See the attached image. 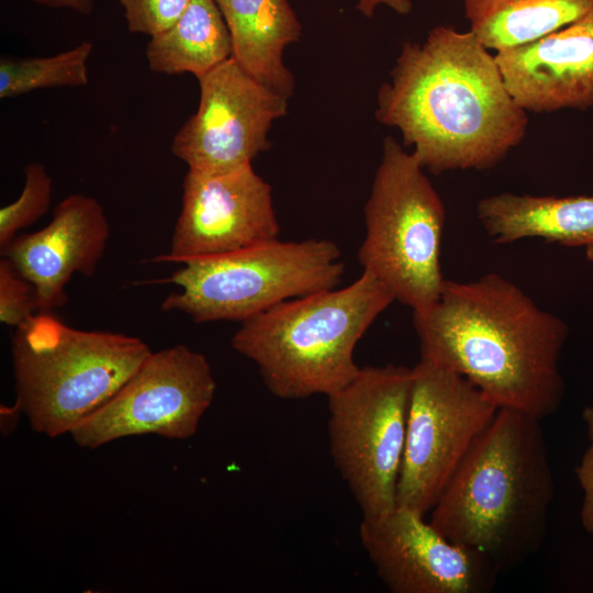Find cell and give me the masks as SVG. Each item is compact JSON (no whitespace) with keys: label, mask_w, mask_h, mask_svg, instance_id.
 <instances>
[{"label":"cell","mask_w":593,"mask_h":593,"mask_svg":"<svg viewBox=\"0 0 593 593\" xmlns=\"http://www.w3.org/2000/svg\"><path fill=\"white\" fill-rule=\"evenodd\" d=\"M377 121L395 127L424 169L485 170L526 137L527 112L508 92L495 55L469 30L438 25L405 42L377 96Z\"/></svg>","instance_id":"cell-1"},{"label":"cell","mask_w":593,"mask_h":593,"mask_svg":"<svg viewBox=\"0 0 593 593\" xmlns=\"http://www.w3.org/2000/svg\"><path fill=\"white\" fill-rule=\"evenodd\" d=\"M413 325L422 358L460 373L499 409L542 419L561 406L569 328L503 276L446 279L436 302L413 311Z\"/></svg>","instance_id":"cell-2"},{"label":"cell","mask_w":593,"mask_h":593,"mask_svg":"<svg viewBox=\"0 0 593 593\" xmlns=\"http://www.w3.org/2000/svg\"><path fill=\"white\" fill-rule=\"evenodd\" d=\"M540 421L499 409L430 510L435 528L500 572L545 539L556 488Z\"/></svg>","instance_id":"cell-3"},{"label":"cell","mask_w":593,"mask_h":593,"mask_svg":"<svg viewBox=\"0 0 593 593\" xmlns=\"http://www.w3.org/2000/svg\"><path fill=\"white\" fill-rule=\"evenodd\" d=\"M393 301L392 292L363 270L345 288L287 300L242 322L232 347L257 366L275 396H329L357 376L355 348Z\"/></svg>","instance_id":"cell-4"},{"label":"cell","mask_w":593,"mask_h":593,"mask_svg":"<svg viewBox=\"0 0 593 593\" xmlns=\"http://www.w3.org/2000/svg\"><path fill=\"white\" fill-rule=\"evenodd\" d=\"M150 353L139 337L78 329L37 312L11 338L15 402L35 432L52 438L69 434Z\"/></svg>","instance_id":"cell-5"},{"label":"cell","mask_w":593,"mask_h":593,"mask_svg":"<svg viewBox=\"0 0 593 593\" xmlns=\"http://www.w3.org/2000/svg\"><path fill=\"white\" fill-rule=\"evenodd\" d=\"M340 248L329 239L279 238L239 250L182 260L155 283L181 288L163 301L166 312L195 323L247 321L280 302L335 289L344 275Z\"/></svg>","instance_id":"cell-6"},{"label":"cell","mask_w":593,"mask_h":593,"mask_svg":"<svg viewBox=\"0 0 593 593\" xmlns=\"http://www.w3.org/2000/svg\"><path fill=\"white\" fill-rule=\"evenodd\" d=\"M424 170L395 138L383 139L358 250L363 270L413 311L436 302L446 281L440 267L446 210Z\"/></svg>","instance_id":"cell-7"},{"label":"cell","mask_w":593,"mask_h":593,"mask_svg":"<svg viewBox=\"0 0 593 593\" xmlns=\"http://www.w3.org/2000/svg\"><path fill=\"white\" fill-rule=\"evenodd\" d=\"M411 387L412 368L366 366L327 396L332 459L362 518L396 506Z\"/></svg>","instance_id":"cell-8"},{"label":"cell","mask_w":593,"mask_h":593,"mask_svg":"<svg viewBox=\"0 0 593 593\" xmlns=\"http://www.w3.org/2000/svg\"><path fill=\"white\" fill-rule=\"evenodd\" d=\"M497 410L467 378L421 357L412 368L396 505L430 512Z\"/></svg>","instance_id":"cell-9"},{"label":"cell","mask_w":593,"mask_h":593,"mask_svg":"<svg viewBox=\"0 0 593 593\" xmlns=\"http://www.w3.org/2000/svg\"><path fill=\"white\" fill-rule=\"evenodd\" d=\"M216 390L204 355L186 345L152 351L132 377L101 406L83 417L70 436L96 449L130 436L188 439Z\"/></svg>","instance_id":"cell-10"},{"label":"cell","mask_w":593,"mask_h":593,"mask_svg":"<svg viewBox=\"0 0 593 593\" xmlns=\"http://www.w3.org/2000/svg\"><path fill=\"white\" fill-rule=\"evenodd\" d=\"M197 112L178 130L172 154L188 170L230 171L270 148L272 123L288 112V99L248 75L231 57L197 78Z\"/></svg>","instance_id":"cell-11"},{"label":"cell","mask_w":593,"mask_h":593,"mask_svg":"<svg viewBox=\"0 0 593 593\" xmlns=\"http://www.w3.org/2000/svg\"><path fill=\"white\" fill-rule=\"evenodd\" d=\"M425 515L396 505L362 518L359 538L392 593H485L501 573L483 555L443 535Z\"/></svg>","instance_id":"cell-12"},{"label":"cell","mask_w":593,"mask_h":593,"mask_svg":"<svg viewBox=\"0 0 593 593\" xmlns=\"http://www.w3.org/2000/svg\"><path fill=\"white\" fill-rule=\"evenodd\" d=\"M272 188L251 164L217 172L188 170L170 249L155 262L226 254L279 238Z\"/></svg>","instance_id":"cell-13"},{"label":"cell","mask_w":593,"mask_h":593,"mask_svg":"<svg viewBox=\"0 0 593 593\" xmlns=\"http://www.w3.org/2000/svg\"><path fill=\"white\" fill-rule=\"evenodd\" d=\"M109 237L101 203L76 193L54 208L45 227L18 235L0 251L34 286L38 312L51 313L67 303L65 288L74 273H96Z\"/></svg>","instance_id":"cell-14"},{"label":"cell","mask_w":593,"mask_h":593,"mask_svg":"<svg viewBox=\"0 0 593 593\" xmlns=\"http://www.w3.org/2000/svg\"><path fill=\"white\" fill-rule=\"evenodd\" d=\"M495 59L526 112L593 108V8L536 41L497 51Z\"/></svg>","instance_id":"cell-15"},{"label":"cell","mask_w":593,"mask_h":593,"mask_svg":"<svg viewBox=\"0 0 593 593\" xmlns=\"http://www.w3.org/2000/svg\"><path fill=\"white\" fill-rule=\"evenodd\" d=\"M477 217L495 244L536 237L568 247L593 245V193L555 197L502 192L479 200Z\"/></svg>","instance_id":"cell-16"},{"label":"cell","mask_w":593,"mask_h":593,"mask_svg":"<svg viewBox=\"0 0 593 593\" xmlns=\"http://www.w3.org/2000/svg\"><path fill=\"white\" fill-rule=\"evenodd\" d=\"M227 25L232 57L253 78L289 99L295 88L283 51L301 35L288 0H214Z\"/></svg>","instance_id":"cell-17"},{"label":"cell","mask_w":593,"mask_h":593,"mask_svg":"<svg viewBox=\"0 0 593 593\" xmlns=\"http://www.w3.org/2000/svg\"><path fill=\"white\" fill-rule=\"evenodd\" d=\"M145 55L156 74L197 78L231 58V35L215 1L191 0L171 27L150 37Z\"/></svg>","instance_id":"cell-18"},{"label":"cell","mask_w":593,"mask_h":593,"mask_svg":"<svg viewBox=\"0 0 593 593\" xmlns=\"http://www.w3.org/2000/svg\"><path fill=\"white\" fill-rule=\"evenodd\" d=\"M470 31L495 52L548 35L593 8V0H463Z\"/></svg>","instance_id":"cell-19"},{"label":"cell","mask_w":593,"mask_h":593,"mask_svg":"<svg viewBox=\"0 0 593 593\" xmlns=\"http://www.w3.org/2000/svg\"><path fill=\"white\" fill-rule=\"evenodd\" d=\"M93 45H79L47 57L0 59V98H14L27 92L58 87H81L88 83L87 63Z\"/></svg>","instance_id":"cell-20"},{"label":"cell","mask_w":593,"mask_h":593,"mask_svg":"<svg viewBox=\"0 0 593 593\" xmlns=\"http://www.w3.org/2000/svg\"><path fill=\"white\" fill-rule=\"evenodd\" d=\"M24 187L20 197L0 209V250L4 249L18 233L46 214L53 193V180L41 163L32 161L24 167Z\"/></svg>","instance_id":"cell-21"},{"label":"cell","mask_w":593,"mask_h":593,"mask_svg":"<svg viewBox=\"0 0 593 593\" xmlns=\"http://www.w3.org/2000/svg\"><path fill=\"white\" fill-rule=\"evenodd\" d=\"M38 312L34 286L5 256L0 259V322L18 327Z\"/></svg>","instance_id":"cell-22"},{"label":"cell","mask_w":593,"mask_h":593,"mask_svg":"<svg viewBox=\"0 0 593 593\" xmlns=\"http://www.w3.org/2000/svg\"><path fill=\"white\" fill-rule=\"evenodd\" d=\"M128 31L156 36L171 27L191 0H119Z\"/></svg>","instance_id":"cell-23"},{"label":"cell","mask_w":593,"mask_h":593,"mask_svg":"<svg viewBox=\"0 0 593 593\" xmlns=\"http://www.w3.org/2000/svg\"><path fill=\"white\" fill-rule=\"evenodd\" d=\"M582 419L589 445L574 468V474L583 494L580 522L583 529L593 536V405L583 409Z\"/></svg>","instance_id":"cell-24"},{"label":"cell","mask_w":593,"mask_h":593,"mask_svg":"<svg viewBox=\"0 0 593 593\" xmlns=\"http://www.w3.org/2000/svg\"><path fill=\"white\" fill-rule=\"evenodd\" d=\"M381 4L389 7L399 14H409L413 8L412 0H358L357 9L362 15L371 18L376 9Z\"/></svg>","instance_id":"cell-25"},{"label":"cell","mask_w":593,"mask_h":593,"mask_svg":"<svg viewBox=\"0 0 593 593\" xmlns=\"http://www.w3.org/2000/svg\"><path fill=\"white\" fill-rule=\"evenodd\" d=\"M36 3L52 8H67L82 14H90L93 10V0H33Z\"/></svg>","instance_id":"cell-26"},{"label":"cell","mask_w":593,"mask_h":593,"mask_svg":"<svg viewBox=\"0 0 593 593\" xmlns=\"http://www.w3.org/2000/svg\"><path fill=\"white\" fill-rule=\"evenodd\" d=\"M21 414H23V412L16 402L12 406L1 405L0 415L2 434L7 435L14 430Z\"/></svg>","instance_id":"cell-27"},{"label":"cell","mask_w":593,"mask_h":593,"mask_svg":"<svg viewBox=\"0 0 593 593\" xmlns=\"http://www.w3.org/2000/svg\"><path fill=\"white\" fill-rule=\"evenodd\" d=\"M585 255L590 261H593V245L585 247Z\"/></svg>","instance_id":"cell-28"}]
</instances>
